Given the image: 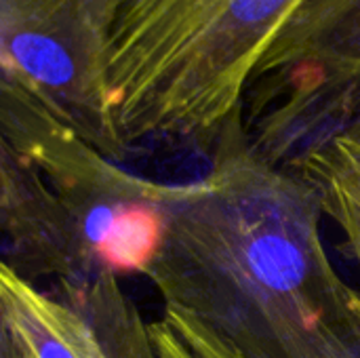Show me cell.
Listing matches in <instances>:
<instances>
[{
    "label": "cell",
    "instance_id": "cell-1",
    "mask_svg": "<svg viewBox=\"0 0 360 358\" xmlns=\"http://www.w3.org/2000/svg\"><path fill=\"white\" fill-rule=\"evenodd\" d=\"M213 150L209 173L173 205L148 272L160 302L236 358H360V291L327 253L314 188L253 150L243 108Z\"/></svg>",
    "mask_w": 360,
    "mask_h": 358
},
{
    "label": "cell",
    "instance_id": "cell-2",
    "mask_svg": "<svg viewBox=\"0 0 360 358\" xmlns=\"http://www.w3.org/2000/svg\"><path fill=\"white\" fill-rule=\"evenodd\" d=\"M308 0H129L110 49L112 114L129 152L215 143L270 44Z\"/></svg>",
    "mask_w": 360,
    "mask_h": 358
},
{
    "label": "cell",
    "instance_id": "cell-3",
    "mask_svg": "<svg viewBox=\"0 0 360 358\" xmlns=\"http://www.w3.org/2000/svg\"><path fill=\"white\" fill-rule=\"evenodd\" d=\"M0 146L46 181L76 243L86 283L148 276L186 184L141 177L108 158L17 82H0Z\"/></svg>",
    "mask_w": 360,
    "mask_h": 358
},
{
    "label": "cell",
    "instance_id": "cell-4",
    "mask_svg": "<svg viewBox=\"0 0 360 358\" xmlns=\"http://www.w3.org/2000/svg\"><path fill=\"white\" fill-rule=\"evenodd\" d=\"M129 0H0L2 76L112 160L122 143L110 97V49Z\"/></svg>",
    "mask_w": 360,
    "mask_h": 358
},
{
    "label": "cell",
    "instance_id": "cell-5",
    "mask_svg": "<svg viewBox=\"0 0 360 358\" xmlns=\"http://www.w3.org/2000/svg\"><path fill=\"white\" fill-rule=\"evenodd\" d=\"M360 97V0H308L266 51L243 122L262 146L289 148Z\"/></svg>",
    "mask_w": 360,
    "mask_h": 358
},
{
    "label": "cell",
    "instance_id": "cell-6",
    "mask_svg": "<svg viewBox=\"0 0 360 358\" xmlns=\"http://www.w3.org/2000/svg\"><path fill=\"white\" fill-rule=\"evenodd\" d=\"M0 226L4 260L23 279L55 276L59 285L86 283L72 232L42 175L0 146Z\"/></svg>",
    "mask_w": 360,
    "mask_h": 358
},
{
    "label": "cell",
    "instance_id": "cell-7",
    "mask_svg": "<svg viewBox=\"0 0 360 358\" xmlns=\"http://www.w3.org/2000/svg\"><path fill=\"white\" fill-rule=\"evenodd\" d=\"M0 335L21 358H108L80 310L40 291L6 264L0 266Z\"/></svg>",
    "mask_w": 360,
    "mask_h": 358
},
{
    "label": "cell",
    "instance_id": "cell-8",
    "mask_svg": "<svg viewBox=\"0 0 360 358\" xmlns=\"http://www.w3.org/2000/svg\"><path fill=\"white\" fill-rule=\"evenodd\" d=\"M59 298L80 310L95 327L108 358H156L150 323L114 276L82 285H59Z\"/></svg>",
    "mask_w": 360,
    "mask_h": 358
},
{
    "label": "cell",
    "instance_id": "cell-9",
    "mask_svg": "<svg viewBox=\"0 0 360 358\" xmlns=\"http://www.w3.org/2000/svg\"><path fill=\"white\" fill-rule=\"evenodd\" d=\"M310 186H327L360 209V97L289 167Z\"/></svg>",
    "mask_w": 360,
    "mask_h": 358
},
{
    "label": "cell",
    "instance_id": "cell-10",
    "mask_svg": "<svg viewBox=\"0 0 360 358\" xmlns=\"http://www.w3.org/2000/svg\"><path fill=\"white\" fill-rule=\"evenodd\" d=\"M150 338L156 358H236L200 321L173 304H162L150 323Z\"/></svg>",
    "mask_w": 360,
    "mask_h": 358
},
{
    "label": "cell",
    "instance_id": "cell-11",
    "mask_svg": "<svg viewBox=\"0 0 360 358\" xmlns=\"http://www.w3.org/2000/svg\"><path fill=\"white\" fill-rule=\"evenodd\" d=\"M312 188L321 200L325 217L331 219L344 234L342 249L354 260L360 270V209L333 188L327 186H312Z\"/></svg>",
    "mask_w": 360,
    "mask_h": 358
},
{
    "label": "cell",
    "instance_id": "cell-12",
    "mask_svg": "<svg viewBox=\"0 0 360 358\" xmlns=\"http://www.w3.org/2000/svg\"><path fill=\"white\" fill-rule=\"evenodd\" d=\"M0 358H21L19 352L15 350V346L4 335H0Z\"/></svg>",
    "mask_w": 360,
    "mask_h": 358
}]
</instances>
